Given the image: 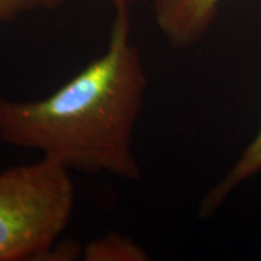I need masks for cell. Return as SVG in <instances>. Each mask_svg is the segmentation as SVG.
I'll list each match as a JSON object with an SVG mask.
<instances>
[{
    "label": "cell",
    "instance_id": "cell-3",
    "mask_svg": "<svg viewBox=\"0 0 261 261\" xmlns=\"http://www.w3.org/2000/svg\"><path fill=\"white\" fill-rule=\"evenodd\" d=\"M222 0H154L152 15L161 37L174 49L195 47L214 25Z\"/></svg>",
    "mask_w": 261,
    "mask_h": 261
},
{
    "label": "cell",
    "instance_id": "cell-4",
    "mask_svg": "<svg viewBox=\"0 0 261 261\" xmlns=\"http://www.w3.org/2000/svg\"><path fill=\"white\" fill-rule=\"evenodd\" d=\"M261 170V126L254 140L244 149L241 157L237 160L232 168L225 174V177L218 181L209 192L206 193L200 203V216L207 218L224 203L228 196L232 193L241 183L251 178Z\"/></svg>",
    "mask_w": 261,
    "mask_h": 261
},
{
    "label": "cell",
    "instance_id": "cell-7",
    "mask_svg": "<svg viewBox=\"0 0 261 261\" xmlns=\"http://www.w3.org/2000/svg\"><path fill=\"white\" fill-rule=\"evenodd\" d=\"M113 2V6L116 8V6H125V8H129L130 6H134L135 3H138L141 0H112Z\"/></svg>",
    "mask_w": 261,
    "mask_h": 261
},
{
    "label": "cell",
    "instance_id": "cell-5",
    "mask_svg": "<svg viewBox=\"0 0 261 261\" xmlns=\"http://www.w3.org/2000/svg\"><path fill=\"white\" fill-rule=\"evenodd\" d=\"M86 261H145L148 252L121 233L109 232L87 244L82 251Z\"/></svg>",
    "mask_w": 261,
    "mask_h": 261
},
{
    "label": "cell",
    "instance_id": "cell-1",
    "mask_svg": "<svg viewBox=\"0 0 261 261\" xmlns=\"http://www.w3.org/2000/svg\"><path fill=\"white\" fill-rule=\"evenodd\" d=\"M147 84L129 8L116 6L105 53L63 86L37 100L0 94V141L68 171L137 180L134 130Z\"/></svg>",
    "mask_w": 261,
    "mask_h": 261
},
{
    "label": "cell",
    "instance_id": "cell-2",
    "mask_svg": "<svg viewBox=\"0 0 261 261\" xmlns=\"http://www.w3.org/2000/svg\"><path fill=\"white\" fill-rule=\"evenodd\" d=\"M75 190L71 171L41 157L0 171V261L68 260L58 240L70 224Z\"/></svg>",
    "mask_w": 261,
    "mask_h": 261
},
{
    "label": "cell",
    "instance_id": "cell-6",
    "mask_svg": "<svg viewBox=\"0 0 261 261\" xmlns=\"http://www.w3.org/2000/svg\"><path fill=\"white\" fill-rule=\"evenodd\" d=\"M65 0H0V28L34 12H51Z\"/></svg>",
    "mask_w": 261,
    "mask_h": 261
}]
</instances>
